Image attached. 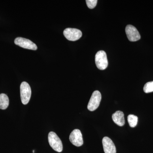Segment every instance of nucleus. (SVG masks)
Masks as SVG:
<instances>
[{
	"instance_id": "nucleus-1",
	"label": "nucleus",
	"mask_w": 153,
	"mask_h": 153,
	"mask_svg": "<svg viewBox=\"0 0 153 153\" xmlns=\"http://www.w3.org/2000/svg\"><path fill=\"white\" fill-rule=\"evenodd\" d=\"M48 141L50 146L53 150L58 152H61L63 151V146L62 141L57 134L54 132L51 131L48 135Z\"/></svg>"
},
{
	"instance_id": "nucleus-2",
	"label": "nucleus",
	"mask_w": 153,
	"mask_h": 153,
	"mask_svg": "<svg viewBox=\"0 0 153 153\" xmlns=\"http://www.w3.org/2000/svg\"><path fill=\"white\" fill-rule=\"evenodd\" d=\"M21 100L24 105L27 104L31 96V89L27 82H22L20 86Z\"/></svg>"
},
{
	"instance_id": "nucleus-3",
	"label": "nucleus",
	"mask_w": 153,
	"mask_h": 153,
	"mask_svg": "<svg viewBox=\"0 0 153 153\" xmlns=\"http://www.w3.org/2000/svg\"><path fill=\"white\" fill-rule=\"evenodd\" d=\"M95 61L96 65L98 69L102 70L105 69L108 65L105 52L102 50L98 51L95 55Z\"/></svg>"
},
{
	"instance_id": "nucleus-4",
	"label": "nucleus",
	"mask_w": 153,
	"mask_h": 153,
	"mask_svg": "<svg viewBox=\"0 0 153 153\" xmlns=\"http://www.w3.org/2000/svg\"><path fill=\"white\" fill-rule=\"evenodd\" d=\"M101 98V93L99 91H94L88 104L87 108L88 110L94 111L97 109L100 104Z\"/></svg>"
},
{
	"instance_id": "nucleus-5",
	"label": "nucleus",
	"mask_w": 153,
	"mask_h": 153,
	"mask_svg": "<svg viewBox=\"0 0 153 153\" xmlns=\"http://www.w3.org/2000/svg\"><path fill=\"white\" fill-rule=\"evenodd\" d=\"M65 38L70 41H76L82 37V33L80 30L74 28H66L63 31Z\"/></svg>"
},
{
	"instance_id": "nucleus-6",
	"label": "nucleus",
	"mask_w": 153,
	"mask_h": 153,
	"mask_svg": "<svg viewBox=\"0 0 153 153\" xmlns=\"http://www.w3.org/2000/svg\"><path fill=\"white\" fill-rule=\"evenodd\" d=\"M15 44L19 47L25 49L36 50L38 49L35 43L26 38L18 37L15 40Z\"/></svg>"
},
{
	"instance_id": "nucleus-7",
	"label": "nucleus",
	"mask_w": 153,
	"mask_h": 153,
	"mask_svg": "<svg viewBox=\"0 0 153 153\" xmlns=\"http://www.w3.org/2000/svg\"><path fill=\"white\" fill-rule=\"evenodd\" d=\"M69 140L71 143L76 146H81L83 144L82 133L78 129H75L71 132L69 136Z\"/></svg>"
},
{
	"instance_id": "nucleus-8",
	"label": "nucleus",
	"mask_w": 153,
	"mask_h": 153,
	"mask_svg": "<svg viewBox=\"0 0 153 153\" xmlns=\"http://www.w3.org/2000/svg\"><path fill=\"white\" fill-rule=\"evenodd\" d=\"M126 33L129 41L135 42L140 39V35L138 31L132 25H128L126 26Z\"/></svg>"
},
{
	"instance_id": "nucleus-9",
	"label": "nucleus",
	"mask_w": 153,
	"mask_h": 153,
	"mask_svg": "<svg viewBox=\"0 0 153 153\" xmlns=\"http://www.w3.org/2000/svg\"><path fill=\"white\" fill-rule=\"evenodd\" d=\"M102 143L105 153H116L115 146L110 138L107 137H103Z\"/></svg>"
},
{
	"instance_id": "nucleus-10",
	"label": "nucleus",
	"mask_w": 153,
	"mask_h": 153,
	"mask_svg": "<svg viewBox=\"0 0 153 153\" xmlns=\"http://www.w3.org/2000/svg\"><path fill=\"white\" fill-rule=\"evenodd\" d=\"M112 119L114 123L120 126H123L125 123L124 114L122 111H118L112 115Z\"/></svg>"
},
{
	"instance_id": "nucleus-11",
	"label": "nucleus",
	"mask_w": 153,
	"mask_h": 153,
	"mask_svg": "<svg viewBox=\"0 0 153 153\" xmlns=\"http://www.w3.org/2000/svg\"><path fill=\"white\" fill-rule=\"evenodd\" d=\"M9 105V99L7 96L5 94H0V109H7Z\"/></svg>"
},
{
	"instance_id": "nucleus-12",
	"label": "nucleus",
	"mask_w": 153,
	"mask_h": 153,
	"mask_svg": "<svg viewBox=\"0 0 153 153\" xmlns=\"http://www.w3.org/2000/svg\"><path fill=\"white\" fill-rule=\"evenodd\" d=\"M128 121L131 127H135L137 124L138 117L133 114H129L128 117Z\"/></svg>"
},
{
	"instance_id": "nucleus-13",
	"label": "nucleus",
	"mask_w": 153,
	"mask_h": 153,
	"mask_svg": "<svg viewBox=\"0 0 153 153\" xmlns=\"http://www.w3.org/2000/svg\"><path fill=\"white\" fill-rule=\"evenodd\" d=\"M143 90L146 93L153 92V81L147 82L144 86Z\"/></svg>"
},
{
	"instance_id": "nucleus-14",
	"label": "nucleus",
	"mask_w": 153,
	"mask_h": 153,
	"mask_svg": "<svg viewBox=\"0 0 153 153\" xmlns=\"http://www.w3.org/2000/svg\"><path fill=\"white\" fill-rule=\"evenodd\" d=\"M85 1L87 7L91 9L94 8L97 2V0H86Z\"/></svg>"
}]
</instances>
